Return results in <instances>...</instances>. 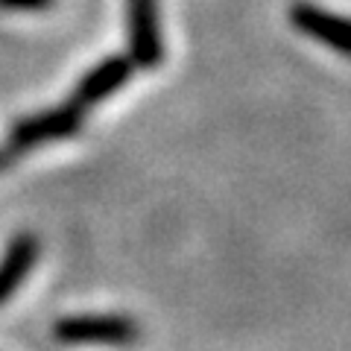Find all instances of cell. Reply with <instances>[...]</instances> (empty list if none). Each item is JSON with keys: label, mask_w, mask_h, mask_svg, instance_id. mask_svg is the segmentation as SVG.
<instances>
[{"label": "cell", "mask_w": 351, "mask_h": 351, "mask_svg": "<svg viewBox=\"0 0 351 351\" xmlns=\"http://www.w3.org/2000/svg\"><path fill=\"white\" fill-rule=\"evenodd\" d=\"M56 0H0V9H9V12H44Z\"/></svg>", "instance_id": "52a82bcc"}, {"label": "cell", "mask_w": 351, "mask_h": 351, "mask_svg": "<svg viewBox=\"0 0 351 351\" xmlns=\"http://www.w3.org/2000/svg\"><path fill=\"white\" fill-rule=\"evenodd\" d=\"M132 73H135V64L129 56H108L76 82L71 100L88 112L91 106H100L112 94H117L132 80Z\"/></svg>", "instance_id": "277c9868"}, {"label": "cell", "mask_w": 351, "mask_h": 351, "mask_svg": "<svg viewBox=\"0 0 351 351\" xmlns=\"http://www.w3.org/2000/svg\"><path fill=\"white\" fill-rule=\"evenodd\" d=\"M18 161V156H15V152L12 149H9L6 144L3 147H0V173H3V170H9V167H12V164Z\"/></svg>", "instance_id": "ba28073f"}, {"label": "cell", "mask_w": 351, "mask_h": 351, "mask_svg": "<svg viewBox=\"0 0 351 351\" xmlns=\"http://www.w3.org/2000/svg\"><path fill=\"white\" fill-rule=\"evenodd\" d=\"M85 123V108L76 106L73 100H64L56 108H47V112L21 117L18 123L9 129L6 147L15 152V156H27V152L38 149L44 144H56V141H68Z\"/></svg>", "instance_id": "6da1fadb"}, {"label": "cell", "mask_w": 351, "mask_h": 351, "mask_svg": "<svg viewBox=\"0 0 351 351\" xmlns=\"http://www.w3.org/2000/svg\"><path fill=\"white\" fill-rule=\"evenodd\" d=\"M126 36L132 64L144 71L158 68L164 62L158 0H126Z\"/></svg>", "instance_id": "3957f363"}, {"label": "cell", "mask_w": 351, "mask_h": 351, "mask_svg": "<svg viewBox=\"0 0 351 351\" xmlns=\"http://www.w3.org/2000/svg\"><path fill=\"white\" fill-rule=\"evenodd\" d=\"M290 24L295 32H304V36L316 38L325 47L337 53H348V24L343 15H334L328 9L299 0V3L290 6Z\"/></svg>", "instance_id": "8992f818"}, {"label": "cell", "mask_w": 351, "mask_h": 351, "mask_svg": "<svg viewBox=\"0 0 351 351\" xmlns=\"http://www.w3.org/2000/svg\"><path fill=\"white\" fill-rule=\"evenodd\" d=\"M41 255V240L36 232H18L0 258V307L24 287L29 272L36 269Z\"/></svg>", "instance_id": "5b68a950"}, {"label": "cell", "mask_w": 351, "mask_h": 351, "mask_svg": "<svg viewBox=\"0 0 351 351\" xmlns=\"http://www.w3.org/2000/svg\"><path fill=\"white\" fill-rule=\"evenodd\" d=\"M53 337L64 346H132L141 325L126 313H76L53 325Z\"/></svg>", "instance_id": "7a4b0ae2"}]
</instances>
